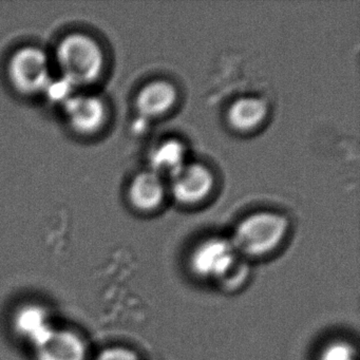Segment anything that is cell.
Masks as SVG:
<instances>
[{"instance_id": "6da1fadb", "label": "cell", "mask_w": 360, "mask_h": 360, "mask_svg": "<svg viewBox=\"0 0 360 360\" xmlns=\"http://www.w3.org/2000/svg\"><path fill=\"white\" fill-rule=\"evenodd\" d=\"M56 62L69 84L86 86L94 83L102 75L105 56L96 39L84 33H73L58 44Z\"/></svg>"}, {"instance_id": "7a4b0ae2", "label": "cell", "mask_w": 360, "mask_h": 360, "mask_svg": "<svg viewBox=\"0 0 360 360\" xmlns=\"http://www.w3.org/2000/svg\"><path fill=\"white\" fill-rule=\"evenodd\" d=\"M288 231L285 217L271 212H256L238 224L231 241L242 257L261 258L281 245Z\"/></svg>"}, {"instance_id": "3957f363", "label": "cell", "mask_w": 360, "mask_h": 360, "mask_svg": "<svg viewBox=\"0 0 360 360\" xmlns=\"http://www.w3.org/2000/svg\"><path fill=\"white\" fill-rule=\"evenodd\" d=\"M8 77L14 89L25 96L45 91L51 83L48 56L30 46L18 50L8 63Z\"/></svg>"}, {"instance_id": "277c9868", "label": "cell", "mask_w": 360, "mask_h": 360, "mask_svg": "<svg viewBox=\"0 0 360 360\" xmlns=\"http://www.w3.org/2000/svg\"><path fill=\"white\" fill-rule=\"evenodd\" d=\"M241 257L231 240L210 238L193 248L188 259L189 269L195 277L218 284Z\"/></svg>"}, {"instance_id": "5b68a950", "label": "cell", "mask_w": 360, "mask_h": 360, "mask_svg": "<svg viewBox=\"0 0 360 360\" xmlns=\"http://www.w3.org/2000/svg\"><path fill=\"white\" fill-rule=\"evenodd\" d=\"M31 349L34 360H90L85 337L70 328L52 326Z\"/></svg>"}, {"instance_id": "8992f818", "label": "cell", "mask_w": 360, "mask_h": 360, "mask_svg": "<svg viewBox=\"0 0 360 360\" xmlns=\"http://www.w3.org/2000/svg\"><path fill=\"white\" fill-rule=\"evenodd\" d=\"M64 112L73 131L82 136L98 134L106 123V105L98 96H72L65 102Z\"/></svg>"}, {"instance_id": "52a82bcc", "label": "cell", "mask_w": 360, "mask_h": 360, "mask_svg": "<svg viewBox=\"0 0 360 360\" xmlns=\"http://www.w3.org/2000/svg\"><path fill=\"white\" fill-rule=\"evenodd\" d=\"M170 178L172 195L185 204L201 201L214 185L212 172L200 164H185Z\"/></svg>"}, {"instance_id": "ba28073f", "label": "cell", "mask_w": 360, "mask_h": 360, "mask_svg": "<svg viewBox=\"0 0 360 360\" xmlns=\"http://www.w3.org/2000/svg\"><path fill=\"white\" fill-rule=\"evenodd\" d=\"M53 326L50 311L41 303H25L16 309L12 317L13 332L30 347Z\"/></svg>"}, {"instance_id": "9c48e42d", "label": "cell", "mask_w": 360, "mask_h": 360, "mask_svg": "<svg viewBox=\"0 0 360 360\" xmlns=\"http://www.w3.org/2000/svg\"><path fill=\"white\" fill-rule=\"evenodd\" d=\"M165 193L161 176L155 172L138 174L130 184L128 197L132 205L139 210L149 212L161 204Z\"/></svg>"}, {"instance_id": "30bf717a", "label": "cell", "mask_w": 360, "mask_h": 360, "mask_svg": "<svg viewBox=\"0 0 360 360\" xmlns=\"http://www.w3.org/2000/svg\"><path fill=\"white\" fill-rule=\"evenodd\" d=\"M176 88L165 81L147 84L136 96V108L146 117H157L172 108L176 102Z\"/></svg>"}, {"instance_id": "8fae6325", "label": "cell", "mask_w": 360, "mask_h": 360, "mask_svg": "<svg viewBox=\"0 0 360 360\" xmlns=\"http://www.w3.org/2000/svg\"><path fill=\"white\" fill-rule=\"evenodd\" d=\"M267 113L266 104L254 96L238 98L229 110V121L239 130H250L258 126Z\"/></svg>"}, {"instance_id": "7c38bea8", "label": "cell", "mask_w": 360, "mask_h": 360, "mask_svg": "<svg viewBox=\"0 0 360 360\" xmlns=\"http://www.w3.org/2000/svg\"><path fill=\"white\" fill-rule=\"evenodd\" d=\"M185 147L176 140H167L162 143L151 153L150 163L153 172L174 176L185 165Z\"/></svg>"}, {"instance_id": "4fadbf2b", "label": "cell", "mask_w": 360, "mask_h": 360, "mask_svg": "<svg viewBox=\"0 0 360 360\" xmlns=\"http://www.w3.org/2000/svg\"><path fill=\"white\" fill-rule=\"evenodd\" d=\"M318 360H358V352L353 343L337 339L322 347Z\"/></svg>"}, {"instance_id": "5bb4252c", "label": "cell", "mask_w": 360, "mask_h": 360, "mask_svg": "<svg viewBox=\"0 0 360 360\" xmlns=\"http://www.w3.org/2000/svg\"><path fill=\"white\" fill-rule=\"evenodd\" d=\"M92 360H140V358L129 347L112 345L102 349Z\"/></svg>"}]
</instances>
